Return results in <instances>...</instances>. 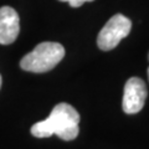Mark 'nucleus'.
<instances>
[{
	"mask_svg": "<svg viewBox=\"0 0 149 149\" xmlns=\"http://www.w3.org/2000/svg\"><path fill=\"white\" fill-rule=\"evenodd\" d=\"M80 119L78 112L71 104L62 102L54 107L46 119L32 125L31 134L36 138H49L56 134L63 141H72L80 133Z\"/></svg>",
	"mask_w": 149,
	"mask_h": 149,
	"instance_id": "obj_1",
	"label": "nucleus"
},
{
	"mask_svg": "<svg viewBox=\"0 0 149 149\" xmlns=\"http://www.w3.org/2000/svg\"><path fill=\"white\" fill-rule=\"evenodd\" d=\"M65 56V47L58 42L45 41L25 55L20 61V67L25 71L42 73L52 70Z\"/></svg>",
	"mask_w": 149,
	"mask_h": 149,
	"instance_id": "obj_2",
	"label": "nucleus"
},
{
	"mask_svg": "<svg viewBox=\"0 0 149 149\" xmlns=\"http://www.w3.org/2000/svg\"><path fill=\"white\" fill-rule=\"evenodd\" d=\"M132 29V21L122 14H116L102 27L97 36V45L102 51L113 50L124 37H127Z\"/></svg>",
	"mask_w": 149,
	"mask_h": 149,
	"instance_id": "obj_3",
	"label": "nucleus"
},
{
	"mask_svg": "<svg viewBox=\"0 0 149 149\" xmlns=\"http://www.w3.org/2000/svg\"><path fill=\"white\" fill-rule=\"evenodd\" d=\"M147 86L139 77H130L125 82L122 107L124 113L136 114L144 107L147 100Z\"/></svg>",
	"mask_w": 149,
	"mask_h": 149,
	"instance_id": "obj_4",
	"label": "nucleus"
},
{
	"mask_svg": "<svg viewBox=\"0 0 149 149\" xmlns=\"http://www.w3.org/2000/svg\"><path fill=\"white\" fill-rule=\"evenodd\" d=\"M20 32V19L10 6L0 8V44L10 45L17 39Z\"/></svg>",
	"mask_w": 149,
	"mask_h": 149,
	"instance_id": "obj_5",
	"label": "nucleus"
},
{
	"mask_svg": "<svg viewBox=\"0 0 149 149\" xmlns=\"http://www.w3.org/2000/svg\"><path fill=\"white\" fill-rule=\"evenodd\" d=\"M58 1H63V3H68L72 8H80L87 1H93V0H58Z\"/></svg>",
	"mask_w": 149,
	"mask_h": 149,
	"instance_id": "obj_6",
	"label": "nucleus"
},
{
	"mask_svg": "<svg viewBox=\"0 0 149 149\" xmlns=\"http://www.w3.org/2000/svg\"><path fill=\"white\" fill-rule=\"evenodd\" d=\"M1 83H3V78H1V74H0V87H1Z\"/></svg>",
	"mask_w": 149,
	"mask_h": 149,
	"instance_id": "obj_7",
	"label": "nucleus"
},
{
	"mask_svg": "<svg viewBox=\"0 0 149 149\" xmlns=\"http://www.w3.org/2000/svg\"><path fill=\"white\" fill-rule=\"evenodd\" d=\"M148 78H149V67H148Z\"/></svg>",
	"mask_w": 149,
	"mask_h": 149,
	"instance_id": "obj_8",
	"label": "nucleus"
},
{
	"mask_svg": "<svg viewBox=\"0 0 149 149\" xmlns=\"http://www.w3.org/2000/svg\"><path fill=\"white\" fill-rule=\"evenodd\" d=\"M148 58H149V56H148Z\"/></svg>",
	"mask_w": 149,
	"mask_h": 149,
	"instance_id": "obj_9",
	"label": "nucleus"
}]
</instances>
